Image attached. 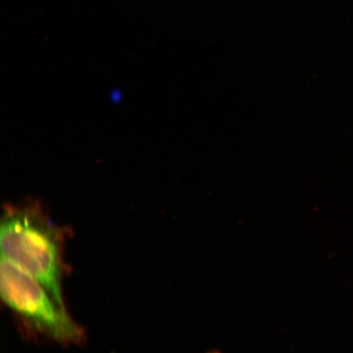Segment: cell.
<instances>
[{"instance_id":"1","label":"cell","mask_w":353,"mask_h":353,"mask_svg":"<svg viewBox=\"0 0 353 353\" xmlns=\"http://www.w3.org/2000/svg\"><path fill=\"white\" fill-rule=\"evenodd\" d=\"M0 247L3 257L34 277L54 301L65 309L63 234L39 204L29 203L4 210Z\"/></svg>"},{"instance_id":"2","label":"cell","mask_w":353,"mask_h":353,"mask_svg":"<svg viewBox=\"0 0 353 353\" xmlns=\"http://www.w3.org/2000/svg\"><path fill=\"white\" fill-rule=\"evenodd\" d=\"M0 292L3 301L29 327L61 343H79L83 331L44 287L19 265L1 256Z\"/></svg>"}]
</instances>
